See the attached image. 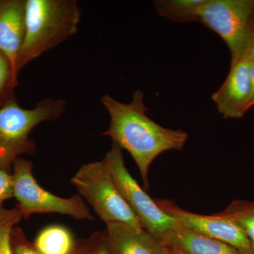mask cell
I'll list each match as a JSON object with an SVG mask.
<instances>
[{
  "mask_svg": "<svg viewBox=\"0 0 254 254\" xmlns=\"http://www.w3.org/2000/svg\"><path fill=\"white\" fill-rule=\"evenodd\" d=\"M155 200L162 210L182 226L228 244L246 254H254L250 242L242 229L236 222L221 213L200 215L184 210L170 200Z\"/></svg>",
  "mask_w": 254,
  "mask_h": 254,
  "instance_id": "cell-8",
  "label": "cell"
},
{
  "mask_svg": "<svg viewBox=\"0 0 254 254\" xmlns=\"http://www.w3.org/2000/svg\"><path fill=\"white\" fill-rule=\"evenodd\" d=\"M10 243L13 254H41L34 244L28 242L20 227H13L10 235Z\"/></svg>",
  "mask_w": 254,
  "mask_h": 254,
  "instance_id": "cell-19",
  "label": "cell"
},
{
  "mask_svg": "<svg viewBox=\"0 0 254 254\" xmlns=\"http://www.w3.org/2000/svg\"><path fill=\"white\" fill-rule=\"evenodd\" d=\"M220 213L240 226L250 241L254 252V199L233 200Z\"/></svg>",
  "mask_w": 254,
  "mask_h": 254,
  "instance_id": "cell-15",
  "label": "cell"
},
{
  "mask_svg": "<svg viewBox=\"0 0 254 254\" xmlns=\"http://www.w3.org/2000/svg\"></svg>",
  "mask_w": 254,
  "mask_h": 254,
  "instance_id": "cell-23",
  "label": "cell"
},
{
  "mask_svg": "<svg viewBox=\"0 0 254 254\" xmlns=\"http://www.w3.org/2000/svg\"><path fill=\"white\" fill-rule=\"evenodd\" d=\"M251 88L248 59L231 64L230 72L221 87L212 95L224 118H241L250 109Z\"/></svg>",
  "mask_w": 254,
  "mask_h": 254,
  "instance_id": "cell-9",
  "label": "cell"
},
{
  "mask_svg": "<svg viewBox=\"0 0 254 254\" xmlns=\"http://www.w3.org/2000/svg\"><path fill=\"white\" fill-rule=\"evenodd\" d=\"M254 60V3L249 21L248 37H247V52L245 58Z\"/></svg>",
  "mask_w": 254,
  "mask_h": 254,
  "instance_id": "cell-21",
  "label": "cell"
},
{
  "mask_svg": "<svg viewBox=\"0 0 254 254\" xmlns=\"http://www.w3.org/2000/svg\"><path fill=\"white\" fill-rule=\"evenodd\" d=\"M22 219V214L17 207L9 210L0 206V254H13L10 235L13 227Z\"/></svg>",
  "mask_w": 254,
  "mask_h": 254,
  "instance_id": "cell-17",
  "label": "cell"
},
{
  "mask_svg": "<svg viewBox=\"0 0 254 254\" xmlns=\"http://www.w3.org/2000/svg\"><path fill=\"white\" fill-rule=\"evenodd\" d=\"M66 105L61 98H46L31 109L20 106L16 98L0 106V167L12 173L16 159L35 153L36 143L30 138L31 131L40 124L61 117Z\"/></svg>",
  "mask_w": 254,
  "mask_h": 254,
  "instance_id": "cell-3",
  "label": "cell"
},
{
  "mask_svg": "<svg viewBox=\"0 0 254 254\" xmlns=\"http://www.w3.org/2000/svg\"><path fill=\"white\" fill-rule=\"evenodd\" d=\"M14 197V180L12 173L0 167V206L5 200Z\"/></svg>",
  "mask_w": 254,
  "mask_h": 254,
  "instance_id": "cell-20",
  "label": "cell"
},
{
  "mask_svg": "<svg viewBox=\"0 0 254 254\" xmlns=\"http://www.w3.org/2000/svg\"><path fill=\"white\" fill-rule=\"evenodd\" d=\"M122 150L116 143H113L103 160V163L119 191L136 215L143 229L162 240L165 233L178 223L158 206L155 200L142 190L128 173Z\"/></svg>",
  "mask_w": 254,
  "mask_h": 254,
  "instance_id": "cell-6",
  "label": "cell"
},
{
  "mask_svg": "<svg viewBox=\"0 0 254 254\" xmlns=\"http://www.w3.org/2000/svg\"><path fill=\"white\" fill-rule=\"evenodd\" d=\"M162 241L171 254H246L235 247L180 225L169 230Z\"/></svg>",
  "mask_w": 254,
  "mask_h": 254,
  "instance_id": "cell-12",
  "label": "cell"
},
{
  "mask_svg": "<svg viewBox=\"0 0 254 254\" xmlns=\"http://www.w3.org/2000/svg\"><path fill=\"white\" fill-rule=\"evenodd\" d=\"M249 76H250L251 96L250 108L254 106V60L248 59Z\"/></svg>",
  "mask_w": 254,
  "mask_h": 254,
  "instance_id": "cell-22",
  "label": "cell"
},
{
  "mask_svg": "<svg viewBox=\"0 0 254 254\" xmlns=\"http://www.w3.org/2000/svg\"><path fill=\"white\" fill-rule=\"evenodd\" d=\"M71 183L106 225L119 222L143 229L119 191L103 160L83 165L71 178Z\"/></svg>",
  "mask_w": 254,
  "mask_h": 254,
  "instance_id": "cell-4",
  "label": "cell"
},
{
  "mask_svg": "<svg viewBox=\"0 0 254 254\" xmlns=\"http://www.w3.org/2000/svg\"><path fill=\"white\" fill-rule=\"evenodd\" d=\"M81 11L76 0H26L25 33L16 72L73 36Z\"/></svg>",
  "mask_w": 254,
  "mask_h": 254,
  "instance_id": "cell-2",
  "label": "cell"
},
{
  "mask_svg": "<svg viewBox=\"0 0 254 254\" xmlns=\"http://www.w3.org/2000/svg\"><path fill=\"white\" fill-rule=\"evenodd\" d=\"M106 225L104 232L108 254H170L163 241L144 229L119 222Z\"/></svg>",
  "mask_w": 254,
  "mask_h": 254,
  "instance_id": "cell-10",
  "label": "cell"
},
{
  "mask_svg": "<svg viewBox=\"0 0 254 254\" xmlns=\"http://www.w3.org/2000/svg\"><path fill=\"white\" fill-rule=\"evenodd\" d=\"M254 0H206L199 20L221 37L231 53V64L245 58L249 21Z\"/></svg>",
  "mask_w": 254,
  "mask_h": 254,
  "instance_id": "cell-7",
  "label": "cell"
},
{
  "mask_svg": "<svg viewBox=\"0 0 254 254\" xmlns=\"http://www.w3.org/2000/svg\"><path fill=\"white\" fill-rule=\"evenodd\" d=\"M34 245L41 254H72L76 244L69 230L54 225L40 232Z\"/></svg>",
  "mask_w": 254,
  "mask_h": 254,
  "instance_id": "cell-13",
  "label": "cell"
},
{
  "mask_svg": "<svg viewBox=\"0 0 254 254\" xmlns=\"http://www.w3.org/2000/svg\"><path fill=\"white\" fill-rule=\"evenodd\" d=\"M206 0H158V15L177 23L198 22L200 10Z\"/></svg>",
  "mask_w": 254,
  "mask_h": 254,
  "instance_id": "cell-14",
  "label": "cell"
},
{
  "mask_svg": "<svg viewBox=\"0 0 254 254\" xmlns=\"http://www.w3.org/2000/svg\"><path fill=\"white\" fill-rule=\"evenodd\" d=\"M72 254H108L105 232H96L76 245Z\"/></svg>",
  "mask_w": 254,
  "mask_h": 254,
  "instance_id": "cell-18",
  "label": "cell"
},
{
  "mask_svg": "<svg viewBox=\"0 0 254 254\" xmlns=\"http://www.w3.org/2000/svg\"><path fill=\"white\" fill-rule=\"evenodd\" d=\"M33 167L31 160L21 157L13 164L14 197L23 219L36 213H59L76 220L94 219L81 195L62 198L42 188L33 177Z\"/></svg>",
  "mask_w": 254,
  "mask_h": 254,
  "instance_id": "cell-5",
  "label": "cell"
},
{
  "mask_svg": "<svg viewBox=\"0 0 254 254\" xmlns=\"http://www.w3.org/2000/svg\"><path fill=\"white\" fill-rule=\"evenodd\" d=\"M18 83L11 61L0 50V106L16 98L14 89Z\"/></svg>",
  "mask_w": 254,
  "mask_h": 254,
  "instance_id": "cell-16",
  "label": "cell"
},
{
  "mask_svg": "<svg viewBox=\"0 0 254 254\" xmlns=\"http://www.w3.org/2000/svg\"><path fill=\"white\" fill-rule=\"evenodd\" d=\"M26 0H0V50L8 57L15 75L25 33Z\"/></svg>",
  "mask_w": 254,
  "mask_h": 254,
  "instance_id": "cell-11",
  "label": "cell"
},
{
  "mask_svg": "<svg viewBox=\"0 0 254 254\" xmlns=\"http://www.w3.org/2000/svg\"><path fill=\"white\" fill-rule=\"evenodd\" d=\"M101 103L110 117V126L101 136L110 137L113 143L130 153L139 170L144 188L148 190L151 163L163 152L181 150L188 133L165 128L149 118L140 90L134 92L131 103H120L109 95H104Z\"/></svg>",
  "mask_w": 254,
  "mask_h": 254,
  "instance_id": "cell-1",
  "label": "cell"
}]
</instances>
